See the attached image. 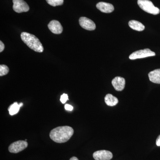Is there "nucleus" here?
Wrapping results in <instances>:
<instances>
[{
  "instance_id": "obj_1",
  "label": "nucleus",
  "mask_w": 160,
  "mask_h": 160,
  "mask_svg": "<svg viewBox=\"0 0 160 160\" xmlns=\"http://www.w3.org/2000/svg\"><path fill=\"white\" fill-rule=\"evenodd\" d=\"M73 133L74 130L70 126H59L52 129L49 133V136L55 142L62 143L69 141Z\"/></svg>"
},
{
  "instance_id": "obj_2",
  "label": "nucleus",
  "mask_w": 160,
  "mask_h": 160,
  "mask_svg": "<svg viewBox=\"0 0 160 160\" xmlns=\"http://www.w3.org/2000/svg\"><path fill=\"white\" fill-rule=\"evenodd\" d=\"M21 38L23 42L29 48L37 52H42L44 50L42 45L34 35L28 32H23L21 33Z\"/></svg>"
},
{
  "instance_id": "obj_3",
  "label": "nucleus",
  "mask_w": 160,
  "mask_h": 160,
  "mask_svg": "<svg viewBox=\"0 0 160 160\" xmlns=\"http://www.w3.org/2000/svg\"><path fill=\"white\" fill-rule=\"evenodd\" d=\"M138 4L141 9L148 13L153 15L160 13V9L155 7L149 0H138Z\"/></svg>"
},
{
  "instance_id": "obj_4",
  "label": "nucleus",
  "mask_w": 160,
  "mask_h": 160,
  "mask_svg": "<svg viewBox=\"0 0 160 160\" xmlns=\"http://www.w3.org/2000/svg\"><path fill=\"white\" fill-rule=\"evenodd\" d=\"M156 55L154 52L152 51L150 49H146L134 52L129 57L131 60H135L137 59L143 58L154 56Z\"/></svg>"
},
{
  "instance_id": "obj_5",
  "label": "nucleus",
  "mask_w": 160,
  "mask_h": 160,
  "mask_svg": "<svg viewBox=\"0 0 160 160\" xmlns=\"http://www.w3.org/2000/svg\"><path fill=\"white\" fill-rule=\"evenodd\" d=\"M28 143L25 141H18L12 143L9 146V150L12 153H17L27 148Z\"/></svg>"
},
{
  "instance_id": "obj_6",
  "label": "nucleus",
  "mask_w": 160,
  "mask_h": 160,
  "mask_svg": "<svg viewBox=\"0 0 160 160\" xmlns=\"http://www.w3.org/2000/svg\"><path fill=\"white\" fill-rule=\"evenodd\" d=\"M13 10L18 13L28 12L29 7L24 0H12Z\"/></svg>"
},
{
  "instance_id": "obj_7",
  "label": "nucleus",
  "mask_w": 160,
  "mask_h": 160,
  "mask_svg": "<svg viewBox=\"0 0 160 160\" xmlns=\"http://www.w3.org/2000/svg\"><path fill=\"white\" fill-rule=\"evenodd\" d=\"M111 152L108 150H102L95 152L93 157L95 160H110L112 158Z\"/></svg>"
},
{
  "instance_id": "obj_8",
  "label": "nucleus",
  "mask_w": 160,
  "mask_h": 160,
  "mask_svg": "<svg viewBox=\"0 0 160 160\" xmlns=\"http://www.w3.org/2000/svg\"><path fill=\"white\" fill-rule=\"evenodd\" d=\"M80 26L83 29L86 30H95L96 29V25L93 21L86 17H81L79 20Z\"/></svg>"
},
{
  "instance_id": "obj_9",
  "label": "nucleus",
  "mask_w": 160,
  "mask_h": 160,
  "mask_svg": "<svg viewBox=\"0 0 160 160\" xmlns=\"http://www.w3.org/2000/svg\"><path fill=\"white\" fill-rule=\"evenodd\" d=\"M49 30L55 34H61L63 31V28L61 23L56 20H52L48 25Z\"/></svg>"
},
{
  "instance_id": "obj_10",
  "label": "nucleus",
  "mask_w": 160,
  "mask_h": 160,
  "mask_svg": "<svg viewBox=\"0 0 160 160\" xmlns=\"http://www.w3.org/2000/svg\"><path fill=\"white\" fill-rule=\"evenodd\" d=\"M112 84L116 90L121 91L125 88L126 81L124 78L117 77L112 80Z\"/></svg>"
},
{
  "instance_id": "obj_11",
  "label": "nucleus",
  "mask_w": 160,
  "mask_h": 160,
  "mask_svg": "<svg viewBox=\"0 0 160 160\" xmlns=\"http://www.w3.org/2000/svg\"><path fill=\"white\" fill-rule=\"evenodd\" d=\"M97 8L100 11L105 13H110L114 10V8L112 5L110 3L100 2L97 4Z\"/></svg>"
},
{
  "instance_id": "obj_12",
  "label": "nucleus",
  "mask_w": 160,
  "mask_h": 160,
  "mask_svg": "<svg viewBox=\"0 0 160 160\" xmlns=\"http://www.w3.org/2000/svg\"><path fill=\"white\" fill-rule=\"evenodd\" d=\"M148 75L151 82L156 84H160V69L150 72Z\"/></svg>"
},
{
  "instance_id": "obj_13",
  "label": "nucleus",
  "mask_w": 160,
  "mask_h": 160,
  "mask_svg": "<svg viewBox=\"0 0 160 160\" xmlns=\"http://www.w3.org/2000/svg\"><path fill=\"white\" fill-rule=\"evenodd\" d=\"M129 26L131 29L138 31H142L145 27L142 23L135 20H131L129 22Z\"/></svg>"
},
{
  "instance_id": "obj_14",
  "label": "nucleus",
  "mask_w": 160,
  "mask_h": 160,
  "mask_svg": "<svg viewBox=\"0 0 160 160\" xmlns=\"http://www.w3.org/2000/svg\"><path fill=\"white\" fill-rule=\"evenodd\" d=\"M105 102L106 105L109 106H113L117 105L118 100L116 97L111 94H107L105 98Z\"/></svg>"
},
{
  "instance_id": "obj_15",
  "label": "nucleus",
  "mask_w": 160,
  "mask_h": 160,
  "mask_svg": "<svg viewBox=\"0 0 160 160\" xmlns=\"http://www.w3.org/2000/svg\"><path fill=\"white\" fill-rule=\"evenodd\" d=\"M20 107H21L19 106V104H18L17 102L12 104L8 108L9 114L10 115H13L17 114L19 111Z\"/></svg>"
},
{
  "instance_id": "obj_16",
  "label": "nucleus",
  "mask_w": 160,
  "mask_h": 160,
  "mask_svg": "<svg viewBox=\"0 0 160 160\" xmlns=\"http://www.w3.org/2000/svg\"><path fill=\"white\" fill-rule=\"evenodd\" d=\"M47 2L50 6H61L63 5L64 0H46Z\"/></svg>"
},
{
  "instance_id": "obj_17",
  "label": "nucleus",
  "mask_w": 160,
  "mask_h": 160,
  "mask_svg": "<svg viewBox=\"0 0 160 160\" xmlns=\"http://www.w3.org/2000/svg\"><path fill=\"white\" fill-rule=\"evenodd\" d=\"M9 72V69L8 66L5 65H1L0 66V76L6 75Z\"/></svg>"
},
{
  "instance_id": "obj_18",
  "label": "nucleus",
  "mask_w": 160,
  "mask_h": 160,
  "mask_svg": "<svg viewBox=\"0 0 160 160\" xmlns=\"http://www.w3.org/2000/svg\"><path fill=\"white\" fill-rule=\"evenodd\" d=\"M68 96L66 93H64L61 96V98H60V101L61 102L62 104H65V103L68 101Z\"/></svg>"
},
{
  "instance_id": "obj_19",
  "label": "nucleus",
  "mask_w": 160,
  "mask_h": 160,
  "mask_svg": "<svg viewBox=\"0 0 160 160\" xmlns=\"http://www.w3.org/2000/svg\"><path fill=\"white\" fill-rule=\"evenodd\" d=\"M65 108L66 110H68V111H72L73 109V107L69 104H66L65 106Z\"/></svg>"
},
{
  "instance_id": "obj_20",
  "label": "nucleus",
  "mask_w": 160,
  "mask_h": 160,
  "mask_svg": "<svg viewBox=\"0 0 160 160\" xmlns=\"http://www.w3.org/2000/svg\"><path fill=\"white\" fill-rule=\"evenodd\" d=\"M5 49V45L2 41H0V52H2Z\"/></svg>"
},
{
  "instance_id": "obj_21",
  "label": "nucleus",
  "mask_w": 160,
  "mask_h": 160,
  "mask_svg": "<svg viewBox=\"0 0 160 160\" xmlns=\"http://www.w3.org/2000/svg\"><path fill=\"white\" fill-rule=\"evenodd\" d=\"M156 145L158 146H160V134L156 140Z\"/></svg>"
},
{
  "instance_id": "obj_22",
  "label": "nucleus",
  "mask_w": 160,
  "mask_h": 160,
  "mask_svg": "<svg viewBox=\"0 0 160 160\" xmlns=\"http://www.w3.org/2000/svg\"><path fill=\"white\" fill-rule=\"evenodd\" d=\"M69 160H79L77 158L75 157H72Z\"/></svg>"
},
{
  "instance_id": "obj_23",
  "label": "nucleus",
  "mask_w": 160,
  "mask_h": 160,
  "mask_svg": "<svg viewBox=\"0 0 160 160\" xmlns=\"http://www.w3.org/2000/svg\"><path fill=\"white\" fill-rule=\"evenodd\" d=\"M23 105V104L22 103H20L19 104V106L20 107H22V106Z\"/></svg>"
}]
</instances>
